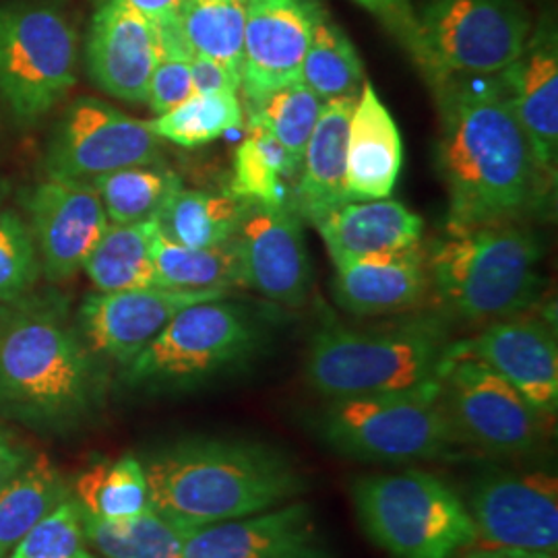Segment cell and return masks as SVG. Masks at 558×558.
Listing matches in <instances>:
<instances>
[{
  "label": "cell",
  "instance_id": "cell-1",
  "mask_svg": "<svg viewBox=\"0 0 558 558\" xmlns=\"http://www.w3.org/2000/svg\"><path fill=\"white\" fill-rule=\"evenodd\" d=\"M439 108V168L449 195L447 230L521 221L553 193L499 75L430 83Z\"/></svg>",
  "mask_w": 558,
  "mask_h": 558
},
{
  "label": "cell",
  "instance_id": "cell-2",
  "mask_svg": "<svg viewBox=\"0 0 558 558\" xmlns=\"http://www.w3.org/2000/svg\"><path fill=\"white\" fill-rule=\"evenodd\" d=\"M141 463L151 509L186 527L271 511L311 488L296 458L263 440L184 437Z\"/></svg>",
  "mask_w": 558,
  "mask_h": 558
},
{
  "label": "cell",
  "instance_id": "cell-3",
  "mask_svg": "<svg viewBox=\"0 0 558 558\" xmlns=\"http://www.w3.org/2000/svg\"><path fill=\"white\" fill-rule=\"evenodd\" d=\"M100 373L64 302H0V410L32 428L64 433L92 416Z\"/></svg>",
  "mask_w": 558,
  "mask_h": 558
},
{
  "label": "cell",
  "instance_id": "cell-4",
  "mask_svg": "<svg viewBox=\"0 0 558 558\" xmlns=\"http://www.w3.org/2000/svg\"><path fill=\"white\" fill-rule=\"evenodd\" d=\"M453 341L442 313H405L375 327L323 320L308 341L304 379L325 399L412 389L440 379Z\"/></svg>",
  "mask_w": 558,
  "mask_h": 558
},
{
  "label": "cell",
  "instance_id": "cell-5",
  "mask_svg": "<svg viewBox=\"0 0 558 558\" xmlns=\"http://www.w3.org/2000/svg\"><path fill=\"white\" fill-rule=\"evenodd\" d=\"M538 234L521 221L447 230L426 251L430 290L449 320L488 325L530 313L542 296Z\"/></svg>",
  "mask_w": 558,
  "mask_h": 558
},
{
  "label": "cell",
  "instance_id": "cell-6",
  "mask_svg": "<svg viewBox=\"0 0 558 558\" xmlns=\"http://www.w3.org/2000/svg\"><path fill=\"white\" fill-rule=\"evenodd\" d=\"M315 433L339 456L389 465L458 459L465 449L442 405L440 379L403 391L329 399Z\"/></svg>",
  "mask_w": 558,
  "mask_h": 558
},
{
  "label": "cell",
  "instance_id": "cell-7",
  "mask_svg": "<svg viewBox=\"0 0 558 558\" xmlns=\"http://www.w3.org/2000/svg\"><path fill=\"white\" fill-rule=\"evenodd\" d=\"M352 502L364 534L391 558H456L478 544L465 499L426 470L362 476Z\"/></svg>",
  "mask_w": 558,
  "mask_h": 558
},
{
  "label": "cell",
  "instance_id": "cell-8",
  "mask_svg": "<svg viewBox=\"0 0 558 558\" xmlns=\"http://www.w3.org/2000/svg\"><path fill=\"white\" fill-rule=\"evenodd\" d=\"M267 341V323L232 296L180 311L137 359L124 366L131 387L170 391L195 387L251 362Z\"/></svg>",
  "mask_w": 558,
  "mask_h": 558
},
{
  "label": "cell",
  "instance_id": "cell-9",
  "mask_svg": "<svg viewBox=\"0 0 558 558\" xmlns=\"http://www.w3.org/2000/svg\"><path fill=\"white\" fill-rule=\"evenodd\" d=\"M80 36L40 0L0 4V96L21 122L46 117L77 83Z\"/></svg>",
  "mask_w": 558,
  "mask_h": 558
},
{
  "label": "cell",
  "instance_id": "cell-10",
  "mask_svg": "<svg viewBox=\"0 0 558 558\" xmlns=\"http://www.w3.org/2000/svg\"><path fill=\"white\" fill-rule=\"evenodd\" d=\"M418 23L428 83L499 75L519 59L534 27L523 0H426Z\"/></svg>",
  "mask_w": 558,
  "mask_h": 558
},
{
  "label": "cell",
  "instance_id": "cell-11",
  "mask_svg": "<svg viewBox=\"0 0 558 558\" xmlns=\"http://www.w3.org/2000/svg\"><path fill=\"white\" fill-rule=\"evenodd\" d=\"M440 398L463 447L495 458L532 456L546 439L544 418L532 403L484 362L451 356L440 375Z\"/></svg>",
  "mask_w": 558,
  "mask_h": 558
},
{
  "label": "cell",
  "instance_id": "cell-12",
  "mask_svg": "<svg viewBox=\"0 0 558 558\" xmlns=\"http://www.w3.org/2000/svg\"><path fill=\"white\" fill-rule=\"evenodd\" d=\"M161 140L147 120L133 119L119 108L80 98L60 117L46 151L50 179L92 180L133 168L158 163Z\"/></svg>",
  "mask_w": 558,
  "mask_h": 558
},
{
  "label": "cell",
  "instance_id": "cell-13",
  "mask_svg": "<svg viewBox=\"0 0 558 558\" xmlns=\"http://www.w3.org/2000/svg\"><path fill=\"white\" fill-rule=\"evenodd\" d=\"M480 546L558 553V482L544 472H484L465 497Z\"/></svg>",
  "mask_w": 558,
  "mask_h": 558
},
{
  "label": "cell",
  "instance_id": "cell-14",
  "mask_svg": "<svg viewBox=\"0 0 558 558\" xmlns=\"http://www.w3.org/2000/svg\"><path fill=\"white\" fill-rule=\"evenodd\" d=\"M234 242L244 288L286 308L308 302L313 267L294 205L246 203Z\"/></svg>",
  "mask_w": 558,
  "mask_h": 558
},
{
  "label": "cell",
  "instance_id": "cell-15",
  "mask_svg": "<svg viewBox=\"0 0 558 558\" xmlns=\"http://www.w3.org/2000/svg\"><path fill=\"white\" fill-rule=\"evenodd\" d=\"M325 15L320 0L246 2L240 77L246 106L300 81L313 32Z\"/></svg>",
  "mask_w": 558,
  "mask_h": 558
},
{
  "label": "cell",
  "instance_id": "cell-16",
  "mask_svg": "<svg viewBox=\"0 0 558 558\" xmlns=\"http://www.w3.org/2000/svg\"><path fill=\"white\" fill-rule=\"evenodd\" d=\"M228 296L232 292H189L161 286L98 292L81 306V336L92 352L129 366L180 311Z\"/></svg>",
  "mask_w": 558,
  "mask_h": 558
},
{
  "label": "cell",
  "instance_id": "cell-17",
  "mask_svg": "<svg viewBox=\"0 0 558 558\" xmlns=\"http://www.w3.org/2000/svg\"><path fill=\"white\" fill-rule=\"evenodd\" d=\"M179 558H336L315 509L292 500L271 511L197 527Z\"/></svg>",
  "mask_w": 558,
  "mask_h": 558
},
{
  "label": "cell",
  "instance_id": "cell-18",
  "mask_svg": "<svg viewBox=\"0 0 558 558\" xmlns=\"http://www.w3.org/2000/svg\"><path fill=\"white\" fill-rule=\"evenodd\" d=\"M453 350L493 368L544 418L557 414L558 343L546 320L532 313L495 320L478 336L453 341Z\"/></svg>",
  "mask_w": 558,
  "mask_h": 558
},
{
  "label": "cell",
  "instance_id": "cell-19",
  "mask_svg": "<svg viewBox=\"0 0 558 558\" xmlns=\"http://www.w3.org/2000/svg\"><path fill=\"white\" fill-rule=\"evenodd\" d=\"M519 126L530 143L539 177L550 191L558 166V32L544 13L519 59L499 73Z\"/></svg>",
  "mask_w": 558,
  "mask_h": 558
},
{
  "label": "cell",
  "instance_id": "cell-20",
  "mask_svg": "<svg viewBox=\"0 0 558 558\" xmlns=\"http://www.w3.org/2000/svg\"><path fill=\"white\" fill-rule=\"evenodd\" d=\"M29 214L41 271L52 281L71 279L81 271L110 226L100 195L89 180L41 182L29 201Z\"/></svg>",
  "mask_w": 558,
  "mask_h": 558
},
{
  "label": "cell",
  "instance_id": "cell-21",
  "mask_svg": "<svg viewBox=\"0 0 558 558\" xmlns=\"http://www.w3.org/2000/svg\"><path fill=\"white\" fill-rule=\"evenodd\" d=\"M160 57L158 27L124 0H98L87 36V71L108 96L147 104Z\"/></svg>",
  "mask_w": 558,
  "mask_h": 558
},
{
  "label": "cell",
  "instance_id": "cell-22",
  "mask_svg": "<svg viewBox=\"0 0 558 558\" xmlns=\"http://www.w3.org/2000/svg\"><path fill=\"white\" fill-rule=\"evenodd\" d=\"M333 300L354 317L405 315L430 296V274L422 242L389 255L338 263Z\"/></svg>",
  "mask_w": 558,
  "mask_h": 558
},
{
  "label": "cell",
  "instance_id": "cell-23",
  "mask_svg": "<svg viewBox=\"0 0 558 558\" xmlns=\"http://www.w3.org/2000/svg\"><path fill=\"white\" fill-rule=\"evenodd\" d=\"M359 96L323 104L319 120L300 161L292 205L302 220L317 226L331 211L350 203L345 184L348 129Z\"/></svg>",
  "mask_w": 558,
  "mask_h": 558
},
{
  "label": "cell",
  "instance_id": "cell-24",
  "mask_svg": "<svg viewBox=\"0 0 558 558\" xmlns=\"http://www.w3.org/2000/svg\"><path fill=\"white\" fill-rule=\"evenodd\" d=\"M403 166L398 124L380 101L373 81H364L348 129L345 184L350 201L391 197Z\"/></svg>",
  "mask_w": 558,
  "mask_h": 558
},
{
  "label": "cell",
  "instance_id": "cell-25",
  "mask_svg": "<svg viewBox=\"0 0 558 558\" xmlns=\"http://www.w3.org/2000/svg\"><path fill=\"white\" fill-rule=\"evenodd\" d=\"M333 265L389 255L422 242L424 220L399 201H350L317 226Z\"/></svg>",
  "mask_w": 558,
  "mask_h": 558
},
{
  "label": "cell",
  "instance_id": "cell-26",
  "mask_svg": "<svg viewBox=\"0 0 558 558\" xmlns=\"http://www.w3.org/2000/svg\"><path fill=\"white\" fill-rule=\"evenodd\" d=\"M158 218L137 223H110L83 269L98 292L154 288L158 283L154 242Z\"/></svg>",
  "mask_w": 558,
  "mask_h": 558
},
{
  "label": "cell",
  "instance_id": "cell-27",
  "mask_svg": "<svg viewBox=\"0 0 558 558\" xmlns=\"http://www.w3.org/2000/svg\"><path fill=\"white\" fill-rule=\"evenodd\" d=\"M244 209L246 201L228 193L189 191L179 186L156 216L158 232L180 246H220L236 236Z\"/></svg>",
  "mask_w": 558,
  "mask_h": 558
},
{
  "label": "cell",
  "instance_id": "cell-28",
  "mask_svg": "<svg viewBox=\"0 0 558 558\" xmlns=\"http://www.w3.org/2000/svg\"><path fill=\"white\" fill-rule=\"evenodd\" d=\"M66 495L69 486L50 458H29L0 486V558L11 557L21 539Z\"/></svg>",
  "mask_w": 558,
  "mask_h": 558
},
{
  "label": "cell",
  "instance_id": "cell-29",
  "mask_svg": "<svg viewBox=\"0 0 558 558\" xmlns=\"http://www.w3.org/2000/svg\"><path fill=\"white\" fill-rule=\"evenodd\" d=\"M71 497L83 515L100 521L137 518L151 509L143 463L131 453L92 463L75 480Z\"/></svg>",
  "mask_w": 558,
  "mask_h": 558
},
{
  "label": "cell",
  "instance_id": "cell-30",
  "mask_svg": "<svg viewBox=\"0 0 558 558\" xmlns=\"http://www.w3.org/2000/svg\"><path fill=\"white\" fill-rule=\"evenodd\" d=\"M195 530L156 509L120 521L83 515L85 539L100 558H179L184 542Z\"/></svg>",
  "mask_w": 558,
  "mask_h": 558
},
{
  "label": "cell",
  "instance_id": "cell-31",
  "mask_svg": "<svg viewBox=\"0 0 558 558\" xmlns=\"http://www.w3.org/2000/svg\"><path fill=\"white\" fill-rule=\"evenodd\" d=\"M154 263L161 288L189 292H234L244 288L236 242L191 248L163 239L154 242Z\"/></svg>",
  "mask_w": 558,
  "mask_h": 558
},
{
  "label": "cell",
  "instance_id": "cell-32",
  "mask_svg": "<svg viewBox=\"0 0 558 558\" xmlns=\"http://www.w3.org/2000/svg\"><path fill=\"white\" fill-rule=\"evenodd\" d=\"M286 179H299V170L276 137L259 124L248 122L246 135L234 151L228 195L246 203H288L292 193Z\"/></svg>",
  "mask_w": 558,
  "mask_h": 558
},
{
  "label": "cell",
  "instance_id": "cell-33",
  "mask_svg": "<svg viewBox=\"0 0 558 558\" xmlns=\"http://www.w3.org/2000/svg\"><path fill=\"white\" fill-rule=\"evenodd\" d=\"M248 0H184L179 25L191 52L221 62L242 77V38Z\"/></svg>",
  "mask_w": 558,
  "mask_h": 558
},
{
  "label": "cell",
  "instance_id": "cell-34",
  "mask_svg": "<svg viewBox=\"0 0 558 558\" xmlns=\"http://www.w3.org/2000/svg\"><path fill=\"white\" fill-rule=\"evenodd\" d=\"M300 81L320 100L360 96L366 81L359 50L343 27L325 15L317 23L300 69Z\"/></svg>",
  "mask_w": 558,
  "mask_h": 558
},
{
  "label": "cell",
  "instance_id": "cell-35",
  "mask_svg": "<svg viewBox=\"0 0 558 558\" xmlns=\"http://www.w3.org/2000/svg\"><path fill=\"white\" fill-rule=\"evenodd\" d=\"M244 124L239 94H193L172 110L149 120L156 137L184 149H197Z\"/></svg>",
  "mask_w": 558,
  "mask_h": 558
},
{
  "label": "cell",
  "instance_id": "cell-36",
  "mask_svg": "<svg viewBox=\"0 0 558 558\" xmlns=\"http://www.w3.org/2000/svg\"><path fill=\"white\" fill-rule=\"evenodd\" d=\"M110 223H137L158 216L166 199L182 186L179 177L158 163L133 166L92 180Z\"/></svg>",
  "mask_w": 558,
  "mask_h": 558
},
{
  "label": "cell",
  "instance_id": "cell-37",
  "mask_svg": "<svg viewBox=\"0 0 558 558\" xmlns=\"http://www.w3.org/2000/svg\"><path fill=\"white\" fill-rule=\"evenodd\" d=\"M323 104L325 101L302 81H294L267 94L263 100L248 104V122L269 131L300 170V161L319 120Z\"/></svg>",
  "mask_w": 558,
  "mask_h": 558
},
{
  "label": "cell",
  "instance_id": "cell-38",
  "mask_svg": "<svg viewBox=\"0 0 558 558\" xmlns=\"http://www.w3.org/2000/svg\"><path fill=\"white\" fill-rule=\"evenodd\" d=\"M9 558H100L87 544L80 505L71 493L21 539Z\"/></svg>",
  "mask_w": 558,
  "mask_h": 558
},
{
  "label": "cell",
  "instance_id": "cell-39",
  "mask_svg": "<svg viewBox=\"0 0 558 558\" xmlns=\"http://www.w3.org/2000/svg\"><path fill=\"white\" fill-rule=\"evenodd\" d=\"M38 244L32 228L13 211L0 214V302L25 296L40 276Z\"/></svg>",
  "mask_w": 558,
  "mask_h": 558
},
{
  "label": "cell",
  "instance_id": "cell-40",
  "mask_svg": "<svg viewBox=\"0 0 558 558\" xmlns=\"http://www.w3.org/2000/svg\"><path fill=\"white\" fill-rule=\"evenodd\" d=\"M160 57L149 81L147 104L160 117L195 94L191 80V48L182 38L180 25L158 27Z\"/></svg>",
  "mask_w": 558,
  "mask_h": 558
},
{
  "label": "cell",
  "instance_id": "cell-41",
  "mask_svg": "<svg viewBox=\"0 0 558 558\" xmlns=\"http://www.w3.org/2000/svg\"><path fill=\"white\" fill-rule=\"evenodd\" d=\"M362 9L387 27V32L403 46V50L418 64L424 73V44L420 34L418 11L414 9L412 0H354Z\"/></svg>",
  "mask_w": 558,
  "mask_h": 558
},
{
  "label": "cell",
  "instance_id": "cell-42",
  "mask_svg": "<svg viewBox=\"0 0 558 558\" xmlns=\"http://www.w3.org/2000/svg\"><path fill=\"white\" fill-rule=\"evenodd\" d=\"M191 80L195 94H239L236 80L221 62L191 52Z\"/></svg>",
  "mask_w": 558,
  "mask_h": 558
},
{
  "label": "cell",
  "instance_id": "cell-43",
  "mask_svg": "<svg viewBox=\"0 0 558 558\" xmlns=\"http://www.w3.org/2000/svg\"><path fill=\"white\" fill-rule=\"evenodd\" d=\"M156 27L179 25V15L184 0H124Z\"/></svg>",
  "mask_w": 558,
  "mask_h": 558
},
{
  "label": "cell",
  "instance_id": "cell-44",
  "mask_svg": "<svg viewBox=\"0 0 558 558\" xmlns=\"http://www.w3.org/2000/svg\"><path fill=\"white\" fill-rule=\"evenodd\" d=\"M27 461V449H23L20 442L0 426V486L13 478Z\"/></svg>",
  "mask_w": 558,
  "mask_h": 558
},
{
  "label": "cell",
  "instance_id": "cell-45",
  "mask_svg": "<svg viewBox=\"0 0 558 558\" xmlns=\"http://www.w3.org/2000/svg\"><path fill=\"white\" fill-rule=\"evenodd\" d=\"M456 558H558L557 553H538V550H521L505 546H472Z\"/></svg>",
  "mask_w": 558,
  "mask_h": 558
}]
</instances>
